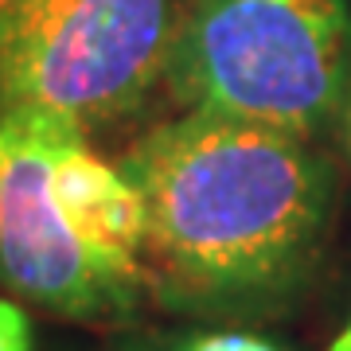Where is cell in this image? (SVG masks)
<instances>
[{
    "label": "cell",
    "mask_w": 351,
    "mask_h": 351,
    "mask_svg": "<svg viewBox=\"0 0 351 351\" xmlns=\"http://www.w3.org/2000/svg\"><path fill=\"white\" fill-rule=\"evenodd\" d=\"M117 164L145 199L141 277L156 313L258 328L308 301L339 219V172L316 137L180 110Z\"/></svg>",
    "instance_id": "cell-1"
},
{
    "label": "cell",
    "mask_w": 351,
    "mask_h": 351,
    "mask_svg": "<svg viewBox=\"0 0 351 351\" xmlns=\"http://www.w3.org/2000/svg\"><path fill=\"white\" fill-rule=\"evenodd\" d=\"M164 90L320 141L351 110V0H180Z\"/></svg>",
    "instance_id": "cell-2"
},
{
    "label": "cell",
    "mask_w": 351,
    "mask_h": 351,
    "mask_svg": "<svg viewBox=\"0 0 351 351\" xmlns=\"http://www.w3.org/2000/svg\"><path fill=\"white\" fill-rule=\"evenodd\" d=\"M180 0H12L0 16V113L47 106L117 125L164 86Z\"/></svg>",
    "instance_id": "cell-3"
},
{
    "label": "cell",
    "mask_w": 351,
    "mask_h": 351,
    "mask_svg": "<svg viewBox=\"0 0 351 351\" xmlns=\"http://www.w3.org/2000/svg\"><path fill=\"white\" fill-rule=\"evenodd\" d=\"M75 133L86 125L63 110L0 113V285L55 320L125 332L149 304L145 285L101 265L55 199V160Z\"/></svg>",
    "instance_id": "cell-4"
},
{
    "label": "cell",
    "mask_w": 351,
    "mask_h": 351,
    "mask_svg": "<svg viewBox=\"0 0 351 351\" xmlns=\"http://www.w3.org/2000/svg\"><path fill=\"white\" fill-rule=\"evenodd\" d=\"M55 199L66 223L86 250L113 274L145 285L141 250H145V199L121 164L90 149L86 133H75L55 160ZM149 297V293H145Z\"/></svg>",
    "instance_id": "cell-5"
},
{
    "label": "cell",
    "mask_w": 351,
    "mask_h": 351,
    "mask_svg": "<svg viewBox=\"0 0 351 351\" xmlns=\"http://www.w3.org/2000/svg\"><path fill=\"white\" fill-rule=\"evenodd\" d=\"M113 351H297L277 336L239 324H176V328H125Z\"/></svg>",
    "instance_id": "cell-6"
},
{
    "label": "cell",
    "mask_w": 351,
    "mask_h": 351,
    "mask_svg": "<svg viewBox=\"0 0 351 351\" xmlns=\"http://www.w3.org/2000/svg\"><path fill=\"white\" fill-rule=\"evenodd\" d=\"M0 351H36L32 316L16 297H0Z\"/></svg>",
    "instance_id": "cell-7"
},
{
    "label": "cell",
    "mask_w": 351,
    "mask_h": 351,
    "mask_svg": "<svg viewBox=\"0 0 351 351\" xmlns=\"http://www.w3.org/2000/svg\"><path fill=\"white\" fill-rule=\"evenodd\" d=\"M328 351H351V316L343 320V328H339L336 336H332V343H328Z\"/></svg>",
    "instance_id": "cell-8"
},
{
    "label": "cell",
    "mask_w": 351,
    "mask_h": 351,
    "mask_svg": "<svg viewBox=\"0 0 351 351\" xmlns=\"http://www.w3.org/2000/svg\"><path fill=\"white\" fill-rule=\"evenodd\" d=\"M8 4H12V0H0V16H4V8H8Z\"/></svg>",
    "instance_id": "cell-9"
},
{
    "label": "cell",
    "mask_w": 351,
    "mask_h": 351,
    "mask_svg": "<svg viewBox=\"0 0 351 351\" xmlns=\"http://www.w3.org/2000/svg\"><path fill=\"white\" fill-rule=\"evenodd\" d=\"M348 133H351V110H348Z\"/></svg>",
    "instance_id": "cell-10"
}]
</instances>
